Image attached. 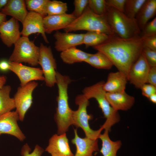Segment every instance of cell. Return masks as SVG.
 Listing matches in <instances>:
<instances>
[{"label": "cell", "mask_w": 156, "mask_h": 156, "mask_svg": "<svg viewBox=\"0 0 156 156\" xmlns=\"http://www.w3.org/2000/svg\"><path fill=\"white\" fill-rule=\"evenodd\" d=\"M109 132L108 130H105L104 133L99 136V138L102 142L100 152L103 156H117V152L122 144L121 142L112 140L109 136Z\"/></svg>", "instance_id": "cell-23"}, {"label": "cell", "mask_w": 156, "mask_h": 156, "mask_svg": "<svg viewBox=\"0 0 156 156\" xmlns=\"http://www.w3.org/2000/svg\"><path fill=\"white\" fill-rule=\"evenodd\" d=\"M150 68L142 52L129 70L127 76L128 81L136 88L140 89L143 85L147 83Z\"/></svg>", "instance_id": "cell-10"}, {"label": "cell", "mask_w": 156, "mask_h": 156, "mask_svg": "<svg viewBox=\"0 0 156 156\" xmlns=\"http://www.w3.org/2000/svg\"><path fill=\"white\" fill-rule=\"evenodd\" d=\"M88 6L97 15H103L105 14L107 5L105 0H88Z\"/></svg>", "instance_id": "cell-31"}, {"label": "cell", "mask_w": 156, "mask_h": 156, "mask_svg": "<svg viewBox=\"0 0 156 156\" xmlns=\"http://www.w3.org/2000/svg\"><path fill=\"white\" fill-rule=\"evenodd\" d=\"M9 62L5 60L0 61V70L3 71H6L9 70Z\"/></svg>", "instance_id": "cell-40"}, {"label": "cell", "mask_w": 156, "mask_h": 156, "mask_svg": "<svg viewBox=\"0 0 156 156\" xmlns=\"http://www.w3.org/2000/svg\"><path fill=\"white\" fill-rule=\"evenodd\" d=\"M142 38L143 40L144 47L156 51V35Z\"/></svg>", "instance_id": "cell-38"}, {"label": "cell", "mask_w": 156, "mask_h": 156, "mask_svg": "<svg viewBox=\"0 0 156 156\" xmlns=\"http://www.w3.org/2000/svg\"><path fill=\"white\" fill-rule=\"evenodd\" d=\"M104 82L103 81H101L86 87L83 90L82 92L83 94L88 100L93 98L96 100L106 119L102 127L103 129L109 132L112 126L120 121V116L118 111L111 107L106 99V92L103 88Z\"/></svg>", "instance_id": "cell-4"}, {"label": "cell", "mask_w": 156, "mask_h": 156, "mask_svg": "<svg viewBox=\"0 0 156 156\" xmlns=\"http://www.w3.org/2000/svg\"><path fill=\"white\" fill-rule=\"evenodd\" d=\"M8 0H0V12L7 3Z\"/></svg>", "instance_id": "cell-42"}, {"label": "cell", "mask_w": 156, "mask_h": 156, "mask_svg": "<svg viewBox=\"0 0 156 156\" xmlns=\"http://www.w3.org/2000/svg\"><path fill=\"white\" fill-rule=\"evenodd\" d=\"M18 21L12 17L0 26V38L7 47L14 44L21 37Z\"/></svg>", "instance_id": "cell-15"}, {"label": "cell", "mask_w": 156, "mask_h": 156, "mask_svg": "<svg viewBox=\"0 0 156 156\" xmlns=\"http://www.w3.org/2000/svg\"><path fill=\"white\" fill-rule=\"evenodd\" d=\"M105 15L109 25L119 37L129 38L140 36L141 31L135 19L130 18L124 13L107 6Z\"/></svg>", "instance_id": "cell-5"}, {"label": "cell", "mask_w": 156, "mask_h": 156, "mask_svg": "<svg viewBox=\"0 0 156 156\" xmlns=\"http://www.w3.org/2000/svg\"><path fill=\"white\" fill-rule=\"evenodd\" d=\"M38 64L41 66L45 84L49 87L56 84L57 64L50 46L47 47L41 43Z\"/></svg>", "instance_id": "cell-8"}, {"label": "cell", "mask_w": 156, "mask_h": 156, "mask_svg": "<svg viewBox=\"0 0 156 156\" xmlns=\"http://www.w3.org/2000/svg\"><path fill=\"white\" fill-rule=\"evenodd\" d=\"M45 151L51 156H74L69 146L66 133L55 134L49 139Z\"/></svg>", "instance_id": "cell-16"}, {"label": "cell", "mask_w": 156, "mask_h": 156, "mask_svg": "<svg viewBox=\"0 0 156 156\" xmlns=\"http://www.w3.org/2000/svg\"><path fill=\"white\" fill-rule=\"evenodd\" d=\"M6 21V16L1 12H0V26L3 23Z\"/></svg>", "instance_id": "cell-43"}, {"label": "cell", "mask_w": 156, "mask_h": 156, "mask_svg": "<svg viewBox=\"0 0 156 156\" xmlns=\"http://www.w3.org/2000/svg\"><path fill=\"white\" fill-rule=\"evenodd\" d=\"M31 149L27 144L23 145L22 148L21 154L22 156H41L44 149L38 145H36L34 151L30 153Z\"/></svg>", "instance_id": "cell-33"}, {"label": "cell", "mask_w": 156, "mask_h": 156, "mask_svg": "<svg viewBox=\"0 0 156 156\" xmlns=\"http://www.w3.org/2000/svg\"><path fill=\"white\" fill-rule=\"evenodd\" d=\"M105 1L107 6L113 8L124 13L126 0H106Z\"/></svg>", "instance_id": "cell-36"}, {"label": "cell", "mask_w": 156, "mask_h": 156, "mask_svg": "<svg viewBox=\"0 0 156 156\" xmlns=\"http://www.w3.org/2000/svg\"><path fill=\"white\" fill-rule=\"evenodd\" d=\"M146 0H126L124 13L128 17L135 19V17Z\"/></svg>", "instance_id": "cell-28"}, {"label": "cell", "mask_w": 156, "mask_h": 156, "mask_svg": "<svg viewBox=\"0 0 156 156\" xmlns=\"http://www.w3.org/2000/svg\"><path fill=\"white\" fill-rule=\"evenodd\" d=\"M74 131L75 137L71 142L75 145L76 150L74 156H93V153L99 151L98 139L81 138L78 135L77 129H74Z\"/></svg>", "instance_id": "cell-18"}, {"label": "cell", "mask_w": 156, "mask_h": 156, "mask_svg": "<svg viewBox=\"0 0 156 156\" xmlns=\"http://www.w3.org/2000/svg\"><path fill=\"white\" fill-rule=\"evenodd\" d=\"M6 81V76L2 75L0 76V88H1L5 84Z\"/></svg>", "instance_id": "cell-41"}, {"label": "cell", "mask_w": 156, "mask_h": 156, "mask_svg": "<svg viewBox=\"0 0 156 156\" xmlns=\"http://www.w3.org/2000/svg\"><path fill=\"white\" fill-rule=\"evenodd\" d=\"M156 13V0H146L135 19L141 31L148 21L154 17Z\"/></svg>", "instance_id": "cell-22"}, {"label": "cell", "mask_w": 156, "mask_h": 156, "mask_svg": "<svg viewBox=\"0 0 156 156\" xmlns=\"http://www.w3.org/2000/svg\"><path fill=\"white\" fill-rule=\"evenodd\" d=\"M140 89L142 95L148 98L152 94L156 93V87L150 84H144Z\"/></svg>", "instance_id": "cell-37"}, {"label": "cell", "mask_w": 156, "mask_h": 156, "mask_svg": "<svg viewBox=\"0 0 156 156\" xmlns=\"http://www.w3.org/2000/svg\"><path fill=\"white\" fill-rule=\"evenodd\" d=\"M26 8L25 0H8L1 12L12 16L22 23L28 12Z\"/></svg>", "instance_id": "cell-21"}, {"label": "cell", "mask_w": 156, "mask_h": 156, "mask_svg": "<svg viewBox=\"0 0 156 156\" xmlns=\"http://www.w3.org/2000/svg\"><path fill=\"white\" fill-rule=\"evenodd\" d=\"M142 52L150 66H156V51L144 47Z\"/></svg>", "instance_id": "cell-35"}, {"label": "cell", "mask_w": 156, "mask_h": 156, "mask_svg": "<svg viewBox=\"0 0 156 156\" xmlns=\"http://www.w3.org/2000/svg\"><path fill=\"white\" fill-rule=\"evenodd\" d=\"M19 120L18 113L10 111L0 116V135L5 134L13 135L21 141H23L25 136L17 123Z\"/></svg>", "instance_id": "cell-13"}, {"label": "cell", "mask_w": 156, "mask_h": 156, "mask_svg": "<svg viewBox=\"0 0 156 156\" xmlns=\"http://www.w3.org/2000/svg\"><path fill=\"white\" fill-rule=\"evenodd\" d=\"M67 3L61 1L49 0L47 6V15L60 14L66 13Z\"/></svg>", "instance_id": "cell-29"}, {"label": "cell", "mask_w": 156, "mask_h": 156, "mask_svg": "<svg viewBox=\"0 0 156 156\" xmlns=\"http://www.w3.org/2000/svg\"><path fill=\"white\" fill-rule=\"evenodd\" d=\"M156 35V18L148 22L141 31L140 36L146 37Z\"/></svg>", "instance_id": "cell-32"}, {"label": "cell", "mask_w": 156, "mask_h": 156, "mask_svg": "<svg viewBox=\"0 0 156 156\" xmlns=\"http://www.w3.org/2000/svg\"><path fill=\"white\" fill-rule=\"evenodd\" d=\"M56 84L58 88L57 97V106L55 118L57 127V134L66 133L70 126L73 125V110L70 108L68 102V88L71 80L66 75L58 72L56 74Z\"/></svg>", "instance_id": "cell-2"}, {"label": "cell", "mask_w": 156, "mask_h": 156, "mask_svg": "<svg viewBox=\"0 0 156 156\" xmlns=\"http://www.w3.org/2000/svg\"><path fill=\"white\" fill-rule=\"evenodd\" d=\"M106 99L111 107L115 110L127 111L134 105L135 99L125 91L119 93L106 92Z\"/></svg>", "instance_id": "cell-19"}, {"label": "cell", "mask_w": 156, "mask_h": 156, "mask_svg": "<svg viewBox=\"0 0 156 156\" xmlns=\"http://www.w3.org/2000/svg\"><path fill=\"white\" fill-rule=\"evenodd\" d=\"M88 0H75L74 9L72 14L76 18L80 16L87 7Z\"/></svg>", "instance_id": "cell-34"}, {"label": "cell", "mask_w": 156, "mask_h": 156, "mask_svg": "<svg viewBox=\"0 0 156 156\" xmlns=\"http://www.w3.org/2000/svg\"><path fill=\"white\" fill-rule=\"evenodd\" d=\"M14 48L8 61L27 63L32 66H37L40 57V49L28 37H21L14 44Z\"/></svg>", "instance_id": "cell-6"}, {"label": "cell", "mask_w": 156, "mask_h": 156, "mask_svg": "<svg viewBox=\"0 0 156 156\" xmlns=\"http://www.w3.org/2000/svg\"><path fill=\"white\" fill-rule=\"evenodd\" d=\"M11 90L9 85L0 88V116L15 108L14 98L10 96Z\"/></svg>", "instance_id": "cell-25"}, {"label": "cell", "mask_w": 156, "mask_h": 156, "mask_svg": "<svg viewBox=\"0 0 156 156\" xmlns=\"http://www.w3.org/2000/svg\"><path fill=\"white\" fill-rule=\"evenodd\" d=\"M128 81L127 77L123 73L118 71L109 73L106 82L103 88L106 92L119 93L125 91Z\"/></svg>", "instance_id": "cell-20"}, {"label": "cell", "mask_w": 156, "mask_h": 156, "mask_svg": "<svg viewBox=\"0 0 156 156\" xmlns=\"http://www.w3.org/2000/svg\"><path fill=\"white\" fill-rule=\"evenodd\" d=\"M44 17L33 11L28 12L22 23L23 29L21 32L23 36L28 37L31 34H41L44 41L49 43L45 32L43 25Z\"/></svg>", "instance_id": "cell-12"}, {"label": "cell", "mask_w": 156, "mask_h": 156, "mask_svg": "<svg viewBox=\"0 0 156 156\" xmlns=\"http://www.w3.org/2000/svg\"><path fill=\"white\" fill-rule=\"evenodd\" d=\"M9 70L18 77L21 86H23L34 80H44L43 71L40 68L27 66L21 63L9 62Z\"/></svg>", "instance_id": "cell-11"}, {"label": "cell", "mask_w": 156, "mask_h": 156, "mask_svg": "<svg viewBox=\"0 0 156 156\" xmlns=\"http://www.w3.org/2000/svg\"><path fill=\"white\" fill-rule=\"evenodd\" d=\"M93 47L105 54L118 71L127 77L131 67L142 53L144 45L140 36L124 38L115 35Z\"/></svg>", "instance_id": "cell-1"}, {"label": "cell", "mask_w": 156, "mask_h": 156, "mask_svg": "<svg viewBox=\"0 0 156 156\" xmlns=\"http://www.w3.org/2000/svg\"><path fill=\"white\" fill-rule=\"evenodd\" d=\"M84 34H76L56 31L53 34L55 40V48L61 52L83 44Z\"/></svg>", "instance_id": "cell-14"}, {"label": "cell", "mask_w": 156, "mask_h": 156, "mask_svg": "<svg viewBox=\"0 0 156 156\" xmlns=\"http://www.w3.org/2000/svg\"><path fill=\"white\" fill-rule=\"evenodd\" d=\"M49 0H26L25 3L27 9L37 13L43 17L47 15L46 8Z\"/></svg>", "instance_id": "cell-30"}, {"label": "cell", "mask_w": 156, "mask_h": 156, "mask_svg": "<svg viewBox=\"0 0 156 156\" xmlns=\"http://www.w3.org/2000/svg\"><path fill=\"white\" fill-rule=\"evenodd\" d=\"M147 83L156 87V66L150 67L147 76Z\"/></svg>", "instance_id": "cell-39"}, {"label": "cell", "mask_w": 156, "mask_h": 156, "mask_svg": "<svg viewBox=\"0 0 156 156\" xmlns=\"http://www.w3.org/2000/svg\"><path fill=\"white\" fill-rule=\"evenodd\" d=\"M91 54L74 47L61 52L60 56L64 62L71 64L85 62Z\"/></svg>", "instance_id": "cell-24"}, {"label": "cell", "mask_w": 156, "mask_h": 156, "mask_svg": "<svg viewBox=\"0 0 156 156\" xmlns=\"http://www.w3.org/2000/svg\"><path fill=\"white\" fill-rule=\"evenodd\" d=\"M38 85V83L33 81L23 86H20L14 95L16 111L21 121L23 120L26 112L31 105L32 93Z\"/></svg>", "instance_id": "cell-9"}, {"label": "cell", "mask_w": 156, "mask_h": 156, "mask_svg": "<svg viewBox=\"0 0 156 156\" xmlns=\"http://www.w3.org/2000/svg\"><path fill=\"white\" fill-rule=\"evenodd\" d=\"M76 18L72 13L47 15L43 18L45 32L51 34L54 31L63 29Z\"/></svg>", "instance_id": "cell-17"}, {"label": "cell", "mask_w": 156, "mask_h": 156, "mask_svg": "<svg viewBox=\"0 0 156 156\" xmlns=\"http://www.w3.org/2000/svg\"><path fill=\"white\" fill-rule=\"evenodd\" d=\"M152 103H156V93L154 94L151 95L148 98Z\"/></svg>", "instance_id": "cell-44"}, {"label": "cell", "mask_w": 156, "mask_h": 156, "mask_svg": "<svg viewBox=\"0 0 156 156\" xmlns=\"http://www.w3.org/2000/svg\"><path fill=\"white\" fill-rule=\"evenodd\" d=\"M112 36L99 32L87 31L84 33L83 44L86 48L94 47L104 43Z\"/></svg>", "instance_id": "cell-27"}, {"label": "cell", "mask_w": 156, "mask_h": 156, "mask_svg": "<svg viewBox=\"0 0 156 156\" xmlns=\"http://www.w3.org/2000/svg\"><path fill=\"white\" fill-rule=\"evenodd\" d=\"M63 29L65 32H68L86 30L102 33L111 36L116 35L108 23L105 15H97L88 6L81 15Z\"/></svg>", "instance_id": "cell-3"}, {"label": "cell", "mask_w": 156, "mask_h": 156, "mask_svg": "<svg viewBox=\"0 0 156 156\" xmlns=\"http://www.w3.org/2000/svg\"><path fill=\"white\" fill-rule=\"evenodd\" d=\"M84 62L97 69L108 70L113 66L105 54L98 51L95 54H92Z\"/></svg>", "instance_id": "cell-26"}, {"label": "cell", "mask_w": 156, "mask_h": 156, "mask_svg": "<svg viewBox=\"0 0 156 156\" xmlns=\"http://www.w3.org/2000/svg\"><path fill=\"white\" fill-rule=\"evenodd\" d=\"M75 102L78 107L77 110L73 111V125L81 128L85 133L86 137L92 139H98L103 129L101 127L99 129L94 130L90 128L89 120L92 117V115L88 114L87 111L89 105V100L83 94H81L76 97Z\"/></svg>", "instance_id": "cell-7"}]
</instances>
